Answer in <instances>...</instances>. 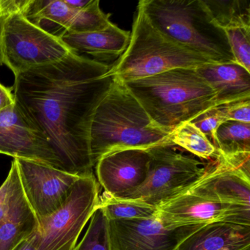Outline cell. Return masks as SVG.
Segmentation results:
<instances>
[{
  "label": "cell",
  "instance_id": "cell-1",
  "mask_svg": "<svg viewBox=\"0 0 250 250\" xmlns=\"http://www.w3.org/2000/svg\"><path fill=\"white\" fill-rule=\"evenodd\" d=\"M110 66L72 52L15 77L16 104L46 137L65 172L79 176L93 172L90 125L113 83L107 74Z\"/></svg>",
  "mask_w": 250,
  "mask_h": 250
},
{
  "label": "cell",
  "instance_id": "cell-2",
  "mask_svg": "<svg viewBox=\"0 0 250 250\" xmlns=\"http://www.w3.org/2000/svg\"><path fill=\"white\" fill-rule=\"evenodd\" d=\"M169 133L156 126L124 84L114 80L95 110L90 128L93 165L108 153L126 149L148 150L172 145Z\"/></svg>",
  "mask_w": 250,
  "mask_h": 250
},
{
  "label": "cell",
  "instance_id": "cell-3",
  "mask_svg": "<svg viewBox=\"0 0 250 250\" xmlns=\"http://www.w3.org/2000/svg\"><path fill=\"white\" fill-rule=\"evenodd\" d=\"M123 84L167 132L217 106L216 93L196 69L177 68Z\"/></svg>",
  "mask_w": 250,
  "mask_h": 250
},
{
  "label": "cell",
  "instance_id": "cell-4",
  "mask_svg": "<svg viewBox=\"0 0 250 250\" xmlns=\"http://www.w3.org/2000/svg\"><path fill=\"white\" fill-rule=\"evenodd\" d=\"M137 7L174 42L214 63L235 62L225 30L203 0H142Z\"/></svg>",
  "mask_w": 250,
  "mask_h": 250
},
{
  "label": "cell",
  "instance_id": "cell-5",
  "mask_svg": "<svg viewBox=\"0 0 250 250\" xmlns=\"http://www.w3.org/2000/svg\"><path fill=\"white\" fill-rule=\"evenodd\" d=\"M214 62L187 49L159 31L137 7L130 41L107 74L126 83L177 68L197 69Z\"/></svg>",
  "mask_w": 250,
  "mask_h": 250
},
{
  "label": "cell",
  "instance_id": "cell-6",
  "mask_svg": "<svg viewBox=\"0 0 250 250\" xmlns=\"http://www.w3.org/2000/svg\"><path fill=\"white\" fill-rule=\"evenodd\" d=\"M24 13L0 14V59L15 77L58 62L72 52L61 38L30 22Z\"/></svg>",
  "mask_w": 250,
  "mask_h": 250
},
{
  "label": "cell",
  "instance_id": "cell-7",
  "mask_svg": "<svg viewBox=\"0 0 250 250\" xmlns=\"http://www.w3.org/2000/svg\"><path fill=\"white\" fill-rule=\"evenodd\" d=\"M147 151L150 161L146 181L124 199L140 200L158 208L187 193L208 169L206 163L178 151L173 145H161Z\"/></svg>",
  "mask_w": 250,
  "mask_h": 250
},
{
  "label": "cell",
  "instance_id": "cell-8",
  "mask_svg": "<svg viewBox=\"0 0 250 250\" xmlns=\"http://www.w3.org/2000/svg\"><path fill=\"white\" fill-rule=\"evenodd\" d=\"M100 185L93 172L82 175L63 204L39 221L38 250H74L99 203Z\"/></svg>",
  "mask_w": 250,
  "mask_h": 250
},
{
  "label": "cell",
  "instance_id": "cell-9",
  "mask_svg": "<svg viewBox=\"0 0 250 250\" xmlns=\"http://www.w3.org/2000/svg\"><path fill=\"white\" fill-rule=\"evenodd\" d=\"M15 159L24 195L39 221L63 204L80 177L44 164Z\"/></svg>",
  "mask_w": 250,
  "mask_h": 250
},
{
  "label": "cell",
  "instance_id": "cell-10",
  "mask_svg": "<svg viewBox=\"0 0 250 250\" xmlns=\"http://www.w3.org/2000/svg\"><path fill=\"white\" fill-rule=\"evenodd\" d=\"M157 209V218L167 228L218 222L250 226V206L217 203L188 193L169 200Z\"/></svg>",
  "mask_w": 250,
  "mask_h": 250
},
{
  "label": "cell",
  "instance_id": "cell-11",
  "mask_svg": "<svg viewBox=\"0 0 250 250\" xmlns=\"http://www.w3.org/2000/svg\"><path fill=\"white\" fill-rule=\"evenodd\" d=\"M203 226L167 228L157 216L108 221L111 250H175Z\"/></svg>",
  "mask_w": 250,
  "mask_h": 250
},
{
  "label": "cell",
  "instance_id": "cell-12",
  "mask_svg": "<svg viewBox=\"0 0 250 250\" xmlns=\"http://www.w3.org/2000/svg\"><path fill=\"white\" fill-rule=\"evenodd\" d=\"M0 154L62 169L46 137L24 117L16 103L0 112Z\"/></svg>",
  "mask_w": 250,
  "mask_h": 250
},
{
  "label": "cell",
  "instance_id": "cell-13",
  "mask_svg": "<svg viewBox=\"0 0 250 250\" xmlns=\"http://www.w3.org/2000/svg\"><path fill=\"white\" fill-rule=\"evenodd\" d=\"M149 161L148 151L143 149L108 153L95 165L98 182L104 192L117 198H125L146 181Z\"/></svg>",
  "mask_w": 250,
  "mask_h": 250
},
{
  "label": "cell",
  "instance_id": "cell-14",
  "mask_svg": "<svg viewBox=\"0 0 250 250\" xmlns=\"http://www.w3.org/2000/svg\"><path fill=\"white\" fill-rule=\"evenodd\" d=\"M187 193L217 203L250 206V176L218 157Z\"/></svg>",
  "mask_w": 250,
  "mask_h": 250
},
{
  "label": "cell",
  "instance_id": "cell-15",
  "mask_svg": "<svg viewBox=\"0 0 250 250\" xmlns=\"http://www.w3.org/2000/svg\"><path fill=\"white\" fill-rule=\"evenodd\" d=\"M131 33L111 23L99 31L84 33H66L61 37L62 42L77 55H90L93 61L102 63L118 61L125 52Z\"/></svg>",
  "mask_w": 250,
  "mask_h": 250
},
{
  "label": "cell",
  "instance_id": "cell-16",
  "mask_svg": "<svg viewBox=\"0 0 250 250\" xmlns=\"http://www.w3.org/2000/svg\"><path fill=\"white\" fill-rule=\"evenodd\" d=\"M196 71L216 93V106L250 99V72L238 64H207Z\"/></svg>",
  "mask_w": 250,
  "mask_h": 250
},
{
  "label": "cell",
  "instance_id": "cell-17",
  "mask_svg": "<svg viewBox=\"0 0 250 250\" xmlns=\"http://www.w3.org/2000/svg\"><path fill=\"white\" fill-rule=\"evenodd\" d=\"M175 250H250V226L208 224L187 237Z\"/></svg>",
  "mask_w": 250,
  "mask_h": 250
},
{
  "label": "cell",
  "instance_id": "cell-18",
  "mask_svg": "<svg viewBox=\"0 0 250 250\" xmlns=\"http://www.w3.org/2000/svg\"><path fill=\"white\" fill-rule=\"evenodd\" d=\"M39 226V220L23 191L8 215L0 221V250H13Z\"/></svg>",
  "mask_w": 250,
  "mask_h": 250
},
{
  "label": "cell",
  "instance_id": "cell-19",
  "mask_svg": "<svg viewBox=\"0 0 250 250\" xmlns=\"http://www.w3.org/2000/svg\"><path fill=\"white\" fill-rule=\"evenodd\" d=\"M77 11L63 0H30L24 14L30 22L50 34L53 35L55 29V36L61 39Z\"/></svg>",
  "mask_w": 250,
  "mask_h": 250
},
{
  "label": "cell",
  "instance_id": "cell-20",
  "mask_svg": "<svg viewBox=\"0 0 250 250\" xmlns=\"http://www.w3.org/2000/svg\"><path fill=\"white\" fill-rule=\"evenodd\" d=\"M213 146L223 159L250 153V124L225 121L216 130Z\"/></svg>",
  "mask_w": 250,
  "mask_h": 250
},
{
  "label": "cell",
  "instance_id": "cell-21",
  "mask_svg": "<svg viewBox=\"0 0 250 250\" xmlns=\"http://www.w3.org/2000/svg\"><path fill=\"white\" fill-rule=\"evenodd\" d=\"M169 143L201 159L219 157L213 143L192 123L185 122L174 128L168 136Z\"/></svg>",
  "mask_w": 250,
  "mask_h": 250
},
{
  "label": "cell",
  "instance_id": "cell-22",
  "mask_svg": "<svg viewBox=\"0 0 250 250\" xmlns=\"http://www.w3.org/2000/svg\"><path fill=\"white\" fill-rule=\"evenodd\" d=\"M215 22L224 30L250 26L249 0H203Z\"/></svg>",
  "mask_w": 250,
  "mask_h": 250
},
{
  "label": "cell",
  "instance_id": "cell-23",
  "mask_svg": "<svg viewBox=\"0 0 250 250\" xmlns=\"http://www.w3.org/2000/svg\"><path fill=\"white\" fill-rule=\"evenodd\" d=\"M98 207L104 210L108 221L157 216V208L140 200L117 198L106 192L99 197Z\"/></svg>",
  "mask_w": 250,
  "mask_h": 250
},
{
  "label": "cell",
  "instance_id": "cell-24",
  "mask_svg": "<svg viewBox=\"0 0 250 250\" xmlns=\"http://www.w3.org/2000/svg\"><path fill=\"white\" fill-rule=\"evenodd\" d=\"M110 16L101 9L99 0H92L87 7L77 11L66 33H90L104 30L112 23Z\"/></svg>",
  "mask_w": 250,
  "mask_h": 250
},
{
  "label": "cell",
  "instance_id": "cell-25",
  "mask_svg": "<svg viewBox=\"0 0 250 250\" xmlns=\"http://www.w3.org/2000/svg\"><path fill=\"white\" fill-rule=\"evenodd\" d=\"M90 221L84 237L74 250H111L108 219L104 210L97 207Z\"/></svg>",
  "mask_w": 250,
  "mask_h": 250
},
{
  "label": "cell",
  "instance_id": "cell-26",
  "mask_svg": "<svg viewBox=\"0 0 250 250\" xmlns=\"http://www.w3.org/2000/svg\"><path fill=\"white\" fill-rule=\"evenodd\" d=\"M235 63L250 72V26L225 30Z\"/></svg>",
  "mask_w": 250,
  "mask_h": 250
},
{
  "label": "cell",
  "instance_id": "cell-27",
  "mask_svg": "<svg viewBox=\"0 0 250 250\" xmlns=\"http://www.w3.org/2000/svg\"><path fill=\"white\" fill-rule=\"evenodd\" d=\"M22 192L18 165L14 159L6 179L0 187V221L8 215Z\"/></svg>",
  "mask_w": 250,
  "mask_h": 250
},
{
  "label": "cell",
  "instance_id": "cell-28",
  "mask_svg": "<svg viewBox=\"0 0 250 250\" xmlns=\"http://www.w3.org/2000/svg\"><path fill=\"white\" fill-rule=\"evenodd\" d=\"M225 121L223 112L219 106L211 108L200 114L190 122L198 128L213 145L216 130Z\"/></svg>",
  "mask_w": 250,
  "mask_h": 250
},
{
  "label": "cell",
  "instance_id": "cell-29",
  "mask_svg": "<svg viewBox=\"0 0 250 250\" xmlns=\"http://www.w3.org/2000/svg\"><path fill=\"white\" fill-rule=\"evenodd\" d=\"M220 106L225 121H233L250 124V99Z\"/></svg>",
  "mask_w": 250,
  "mask_h": 250
},
{
  "label": "cell",
  "instance_id": "cell-30",
  "mask_svg": "<svg viewBox=\"0 0 250 250\" xmlns=\"http://www.w3.org/2000/svg\"><path fill=\"white\" fill-rule=\"evenodd\" d=\"M12 88L6 87L0 83V112L15 104Z\"/></svg>",
  "mask_w": 250,
  "mask_h": 250
},
{
  "label": "cell",
  "instance_id": "cell-31",
  "mask_svg": "<svg viewBox=\"0 0 250 250\" xmlns=\"http://www.w3.org/2000/svg\"><path fill=\"white\" fill-rule=\"evenodd\" d=\"M39 249V236L38 229L26 239L23 240L13 250H38Z\"/></svg>",
  "mask_w": 250,
  "mask_h": 250
},
{
  "label": "cell",
  "instance_id": "cell-32",
  "mask_svg": "<svg viewBox=\"0 0 250 250\" xmlns=\"http://www.w3.org/2000/svg\"><path fill=\"white\" fill-rule=\"evenodd\" d=\"M64 2L74 11H80L87 7L92 0H63Z\"/></svg>",
  "mask_w": 250,
  "mask_h": 250
},
{
  "label": "cell",
  "instance_id": "cell-33",
  "mask_svg": "<svg viewBox=\"0 0 250 250\" xmlns=\"http://www.w3.org/2000/svg\"><path fill=\"white\" fill-rule=\"evenodd\" d=\"M2 61H1V59H0V65H2Z\"/></svg>",
  "mask_w": 250,
  "mask_h": 250
}]
</instances>
